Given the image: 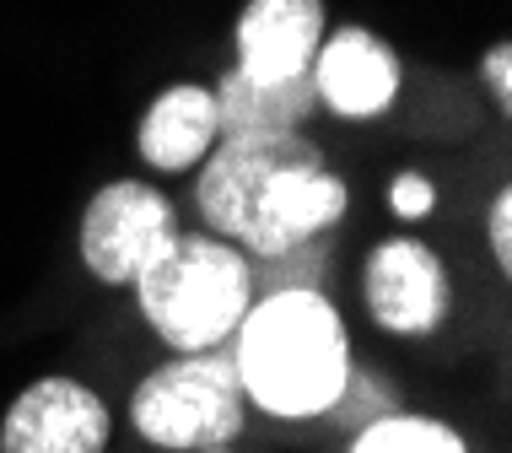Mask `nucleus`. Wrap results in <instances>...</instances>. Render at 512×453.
<instances>
[{"mask_svg": "<svg viewBox=\"0 0 512 453\" xmlns=\"http://www.w3.org/2000/svg\"><path fill=\"white\" fill-rule=\"evenodd\" d=\"M243 400L275 421L329 416L351 378V340L340 308L318 286H275L254 297L227 340Z\"/></svg>", "mask_w": 512, "mask_h": 453, "instance_id": "obj_1", "label": "nucleus"}, {"mask_svg": "<svg viewBox=\"0 0 512 453\" xmlns=\"http://www.w3.org/2000/svg\"><path fill=\"white\" fill-rule=\"evenodd\" d=\"M135 308L173 351L227 346L254 302V259L216 232H173L135 270Z\"/></svg>", "mask_w": 512, "mask_h": 453, "instance_id": "obj_2", "label": "nucleus"}, {"mask_svg": "<svg viewBox=\"0 0 512 453\" xmlns=\"http://www.w3.org/2000/svg\"><path fill=\"white\" fill-rule=\"evenodd\" d=\"M248 400L227 346L211 351H178L157 373H146L130 394V427L151 448L168 453H200V448H232L243 432Z\"/></svg>", "mask_w": 512, "mask_h": 453, "instance_id": "obj_3", "label": "nucleus"}, {"mask_svg": "<svg viewBox=\"0 0 512 453\" xmlns=\"http://www.w3.org/2000/svg\"><path fill=\"white\" fill-rule=\"evenodd\" d=\"M178 232L173 200L162 195L157 184H141V178H114L81 211V232L76 249L87 276H98L103 286H130L135 270L146 265L151 254L162 249Z\"/></svg>", "mask_w": 512, "mask_h": 453, "instance_id": "obj_4", "label": "nucleus"}, {"mask_svg": "<svg viewBox=\"0 0 512 453\" xmlns=\"http://www.w3.org/2000/svg\"><path fill=\"white\" fill-rule=\"evenodd\" d=\"M292 162H324V151H318L302 130H286V135H221V141L205 151L200 178H195L200 222L211 227L216 238L238 243L259 189H265L281 168H292Z\"/></svg>", "mask_w": 512, "mask_h": 453, "instance_id": "obj_5", "label": "nucleus"}, {"mask_svg": "<svg viewBox=\"0 0 512 453\" xmlns=\"http://www.w3.org/2000/svg\"><path fill=\"white\" fill-rule=\"evenodd\" d=\"M362 297H367L372 324L389 329V335H405V340L437 335L453 302L448 265L421 238H389L367 254Z\"/></svg>", "mask_w": 512, "mask_h": 453, "instance_id": "obj_6", "label": "nucleus"}, {"mask_svg": "<svg viewBox=\"0 0 512 453\" xmlns=\"http://www.w3.org/2000/svg\"><path fill=\"white\" fill-rule=\"evenodd\" d=\"M345 205H351L345 178H335L324 162H292V168H281L259 189L238 249L248 259H281V254L302 249V243L324 238L345 216Z\"/></svg>", "mask_w": 512, "mask_h": 453, "instance_id": "obj_7", "label": "nucleus"}, {"mask_svg": "<svg viewBox=\"0 0 512 453\" xmlns=\"http://www.w3.org/2000/svg\"><path fill=\"white\" fill-rule=\"evenodd\" d=\"M108 405L76 378H38L0 416V453H108Z\"/></svg>", "mask_w": 512, "mask_h": 453, "instance_id": "obj_8", "label": "nucleus"}, {"mask_svg": "<svg viewBox=\"0 0 512 453\" xmlns=\"http://www.w3.org/2000/svg\"><path fill=\"white\" fill-rule=\"evenodd\" d=\"M308 81H313V98L340 119H378L389 114L394 98H399V54L389 38H378L372 27H335L324 33L313 65H308Z\"/></svg>", "mask_w": 512, "mask_h": 453, "instance_id": "obj_9", "label": "nucleus"}, {"mask_svg": "<svg viewBox=\"0 0 512 453\" xmlns=\"http://www.w3.org/2000/svg\"><path fill=\"white\" fill-rule=\"evenodd\" d=\"M324 44V0H243L232 49L248 81H292L308 76Z\"/></svg>", "mask_w": 512, "mask_h": 453, "instance_id": "obj_10", "label": "nucleus"}, {"mask_svg": "<svg viewBox=\"0 0 512 453\" xmlns=\"http://www.w3.org/2000/svg\"><path fill=\"white\" fill-rule=\"evenodd\" d=\"M221 141V119H216V92L200 81H173L151 98L135 146L141 162L157 173H189L205 162V151Z\"/></svg>", "mask_w": 512, "mask_h": 453, "instance_id": "obj_11", "label": "nucleus"}, {"mask_svg": "<svg viewBox=\"0 0 512 453\" xmlns=\"http://www.w3.org/2000/svg\"><path fill=\"white\" fill-rule=\"evenodd\" d=\"M211 92H216L221 135H286V130L308 125V114L318 108L308 76H292V81H248L243 71H227Z\"/></svg>", "mask_w": 512, "mask_h": 453, "instance_id": "obj_12", "label": "nucleus"}, {"mask_svg": "<svg viewBox=\"0 0 512 453\" xmlns=\"http://www.w3.org/2000/svg\"><path fill=\"white\" fill-rule=\"evenodd\" d=\"M351 453H469L464 437L437 416H410V410H389V416L356 427Z\"/></svg>", "mask_w": 512, "mask_h": 453, "instance_id": "obj_13", "label": "nucleus"}, {"mask_svg": "<svg viewBox=\"0 0 512 453\" xmlns=\"http://www.w3.org/2000/svg\"><path fill=\"white\" fill-rule=\"evenodd\" d=\"M486 243L496 270H512V189H496L491 211H486Z\"/></svg>", "mask_w": 512, "mask_h": 453, "instance_id": "obj_14", "label": "nucleus"}, {"mask_svg": "<svg viewBox=\"0 0 512 453\" xmlns=\"http://www.w3.org/2000/svg\"><path fill=\"white\" fill-rule=\"evenodd\" d=\"M389 205H394L399 216H410V222H421V216L437 205L432 178H421V173H399L394 184H389Z\"/></svg>", "mask_w": 512, "mask_h": 453, "instance_id": "obj_15", "label": "nucleus"}, {"mask_svg": "<svg viewBox=\"0 0 512 453\" xmlns=\"http://www.w3.org/2000/svg\"><path fill=\"white\" fill-rule=\"evenodd\" d=\"M480 71H486L491 98L502 108H512V44H507V38H496V44L480 54Z\"/></svg>", "mask_w": 512, "mask_h": 453, "instance_id": "obj_16", "label": "nucleus"}, {"mask_svg": "<svg viewBox=\"0 0 512 453\" xmlns=\"http://www.w3.org/2000/svg\"><path fill=\"white\" fill-rule=\"evenodd\" d=\"M200 453H232V448H200Z\"/></svg>", "mask_w": 512, "mask_h": 453, "instance_id": "obj_17", "label": "nucleus"}]
</instances>
